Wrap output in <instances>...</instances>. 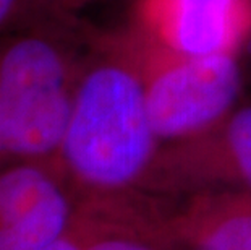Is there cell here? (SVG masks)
Wrapping results in <instances>:
<instances>
[{
    "label": "cell",
    "instance_id": "7c38bea8",
    "mask_svg": "<svg viewBox=\"0 0 251 250\" xmlns=\"http://www.w3.org/2000/svg\"><path fill=\"white\" fill-rule=\"evenodd\" d=\"M46 250H79V249L76 246H73L72 242L63 241V239H58L55 244H52V246L49 249H46Z\"/></svg>",
    "mask_w": 251,
    "mask_h": 250
},
{
    "label": "cell",
    "instance_id": "8fae6325",
    "mask_svg": "<svg viewBox=\"0 0 251 250\" xmlns=\"http://www.w3.org/2000/svg\"><path fill=\"white\" fill-rule=\"evenodd\" d=\"M86 2H89V0H52L50 10H55V12L68 15V12H72V10L81 7V5L86 3Z\"/></svg>",
    "mask_w": 251,
    "mask_h": 250
},
{
    "label": "cell",
    "instance_id": "5b68a950",
    "mask_svg": "<svg viewBox=\"0 0 251 250\" xmlns=\"http://www.w3.org/2000/svg\"><path fill=\"white\" fill-rule=\"evenodd\" d=\"M248 0H159L162 39L178 57L232 52L250 23Z\"/></svg>",
    "mask_w": 251,
    "mask_h": 250
},
{
    "label": "cell",
    "instance_id": "3957f363",
    "mask_svg": "<svg viewBox=\"0 0 251 250\" xmlns=\"http://www.w3.org/2000/svg\"><path fill=\"white\" fill-rule=\"evenodd\" d=\"M242 91V72L232 52L180 57L146 82L148 114L159 138H177L212 125Z\"/></svg>",
    "mask_w": 251,
    "mask_h": 250
},
{
    "label": "cell",
    "instance_id": "52a82bcc",
    "mask_svg": "<svg viewBox=\"0 0 251 250\" xmlns=\"http://www.w3.org/2000/svg\"><path fill=\"white\" fill-rule=\"evenodd\" d=\"M201 250H251V215L235 216L217 226Z\"/></svg>",
    "mask_w": 251,
    "mask_h": 250
},
{
    "label": "cell",
    "instance_id": "8992f818",
    "mask_svg": "<svg viewBox=\"0 0 251 250\" xmlns=\"http://www.w3.org/2000/svg\"><path fill=\"white\" fill-rule=\"evenodd\" d=\"M227 141L240 174L251 187V106H245L232 115Z\"/></svg>",
    "mask_w": 251,
    "mask_h": 250
},
{
    "label": "cell",
    "instance_id": "6da1fadb",
    "mask_svg": "<svg viewBox=\"0 0 251 250\" xmlns=\"http://www.w3.org/2000/svg\"><path fill=\"white\" fill-rule=\"evenodd\" d=\"M47 12L0 34V158L50 156L65 138L88 54Z\"/></svg>",
    "mask_w": 251,
    "mask_h": 250
},
{
    "label": "cell",
    "instance_id": "7a4b0ae2",
    "mask_svg": "<svg viewBox=\"0 0 251 250\" xmlns=\"http://www.w3.org/2000/svg\"><path fill=\"white\" fill-rule=\"evenodd\" d=\"M146 80L112 44L86 56L60 153L81 182L117 189L133 182L152 156Z\"/></svg>",
    "mask_w": 251,
    "mask_h": 250
},
{
    "label": "cell",
    "instance_id": "4fadbf2b",
    "mask_svg": "<svg viewBox=\"0 0 251 250\" xmlns=\"http://www.w3.org/2000/svg\"><path fill=\"white\" fill-rule=\"evenodd\" d=\"M248 52L251 56V29H250V36H248Z\"/></svg>",
    "mask_w": 251,
    "mask_h": 250
},
{
    "label": "cell",
    "instance_id": "277c9868",
    "mask_svg": "<svg viewBox=\"0 0 251 250\" xmlns=\"http://www.w3.org/2000/svg\"><path fill=\"white\" fill-rule=\"evenodd\" d=\"M68 201L44 169L20 163L0 172V250H46L60 239Z\"/></svg>",
    "mask_w": 251,
    "mask_h": 250
},
{
    "label": "cell",
    "instance_id": "ba28073f",
    "mask_svg": "<svg viewBox=\"0 0 251 250\" xmlns=\"http://www.w3.org/2000/svg\"><path fill=\"white\" fill-rule=\"evenodd\" d=\"M23 18V0H0V34Z\"/></svg>",
    "mask_w": 251,
    "mask_h": 250
},
{
    "label": "cell",
    "instance_id": "9c48e42d",
    "mask_svg": "<svg viewBox=\"0 0 251 250\" xmlns=\"http://www.w3.org/2000/svg\"><path fill=\"white\" fill-rule=\"evenodd\" d=\"M89 250H149V249L126 241H104L100 244H96Z\"/></svg>",
    "mask_w": 251,
    "mask_h": 250
},
{
    "label": "cell",
    "instance_id": "30bf717a",
    "mask_svg": "<svg viewBox=\"0 0 251 250\" xmlns=\"http://www.w3.org/2000/svg\"><path fill=\"white\" fill-rule=\"evenodd\" d=\"M52 7V0H23V8H25V18L29 15L46 12L50 10Z\"/></svg>",
    "mask_w": 251,
    "mask_h": 250
}]
</instances>
